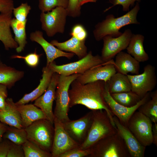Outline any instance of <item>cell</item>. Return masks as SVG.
I'll use <instances>...</instances> for the list:
<instances>
[{"instance_id": "31", "label": "cell", "mask_w": 157, "mask_h": 157, "mask_svg": "<svg viewBox=\"0 0 157 157\" xmlns=\"http://www.w3.org/2000/svg\"><path fill=\"white\" fill-rule=\"evenodd\" d=\"M3 138L19 145H22L28 140L26 133L24 128L19 129L11 126H8Z\"/></svg>"}, {"instance_id": "14", "label": "cell", "mask_w": 157, "mask_h": 157, "mask_svg": "<svg viewBox=\"0 0 157 157\" xmlns=\"http://www.w3.org/2000/svg\"><path fill=\"white\" fill-rule=\"evenodd\" d=\"M60 74L56 73L53 74L50 84L45 92L35 100L34 105L40 108L43 113L47 119L53 124L55 118L52 107L55 100L56 89Z\"/></svg>"}, {"instance_id": "5", "label": "cell", "mask_w": 157, "mask_h": 157, "mask_svg": "<svg viewBox=\"0 0 157 157\" xmlns=\"http://www.w3.org/2000/svg\"><path fill=\"white\" fill-rule=\"evenodd\" d=\"M53 125L46 119L34 122L24 128L27 140L42 150L51 152L54 134Z\"/></svg>"}, {"instance_id": "21", "label": "cell", "mask_w": 157, "mask_h": 157, "mask_svg": "<svg viewBox=\"0 0 157 157\" xmlns=\"http://www.w3.org/2000/svg\"><path fill=\"white\" fill-rule=\"evenodd\" d=\"M13 11L0 13V41L5 49H16L18 45L13 38L10 30V22Z\"/></svg>"}, {"instance_id": "17", "label": "cell", "mask_w": 157, "mask_h": 157, "mask_svg": "<svg viewBox=\"0 0 157 157\" xmlns=\"http://www.w3.org/2000/svg\"><path fill=\"white\" fill-rule=\"evenodd\" d=\"M113 120L116 130L123 140L130 157H143L146 147L137 140L128 127L122 124L114 115Z\"/></svg>"}, {"instance_id": "7", "label": "cell", "mask_w": 157, "mask_h": 157, "mask_svg": "<svg viewBox=\"0 0 157 157\" xmlns=\"http://www.w3.org/2000/svg\"><path fill=\"white\" fill-rule=\"evenodd\" d=\"M106 63L101 56L99 55L94 56L90 51L85 57L76 61L57 65L54 61L48 66L54 73L67 76L74 74H82L92 68L103 65Z\"/></svg>"}, {"instance_id": "34", "label": "cell", "mask_w": 157, "mask_h": 157, "mask_svg": "<svg viewBox=\"0 0 157 157\" xmlns=\"http://www.w3.org/2000/svg\"><path fill=\"white\" fill-rule=\"evenodd\" d=\"M31 9V6L27 3H22L18 7L14 8L13 13L15 19L23 22L27 20V17Z\"/></svg>"}, {"instance_id": "12", "label": "cell", "mask_w": 157, "mask_h": 157, "mask_svg": "<svg viewBox=\"0 0 157 157\" xmlns=\"http://www.w3.org/2000/svg\"><path fill=\"white\" fill-rule=\"evenodd\" d=\"M53 124L54 134L51 152L52 157H59L63 153L79 147L80 144L69 135L61 122L55 117Z\"/></svg>"}, {"instance_id": "27", "label": "cell", "mask_w": 157, "mask_h": 157, "mask_svg": "<svg viewBox=\"0 0 157 157\" xmlns=\"http://www.w3.org/2000/svg\"><path fill=\"white\" fill-rule=\"evenodd\" d=\"M110 94L131 91V85L127 75L117 72L106 83Z\"/></svg>"}, {"instance_id": "32", "label": "cell", "mask_w": 157, "mask_h": 157, "mask_svg": "<svg viewBox=\"0 0 157 157\" xmlns=\"http://www.w3.org/2000/svg\"><path fill=\"white\" fill-rule=\"evenodd\" d=\"M25 157H50L51 153L44 151L27 140L22 145Z\"/></svg>"}, {"instance_id": "9", "label": "cell", "mask_w": 157, "mask_h": 157, "mask_svg": "<svg viewBox=\"0 0 157 157\" xmlns=\"http://www.w3.org/2000/svg\"><path fill=\"white\" fill-rule=\"evenodd\" d=\"M151 120L136 111L130 118L127 127L139 142L145 147L153 143L152 124Z\"/></svg>"}, {"instance_id": "46", "label": "cell", "mask_w": 157, "mask_h": 157, "mask_svg": "<svg viewBox=\"0 0 157 157\" xmlns=\"http://www.w3.org/2000/svg\"><path fill=\"white\" fill-rule=\"evenodd\" d=\"M98 0H79V4L80 7L88 2H95Z\"/></svg>"}, {"instance_id": "24", "label": "cell", "mask_w": 157, "mask_h": 157, "mask_svg": "<svg viewBox=\"0 0 157 157\" xmlns=\"http://www.w3.org/2000/svg\"><path fill=\"white\" fill-rule=\"evenodd\" d=\"M15 105L20 114L23 128L28 127L37 120L47 119L42 110L34 104Z\"/></svg>"}, {"instance_id": "20", "label": "cell", "mask_w": 157, "mask_h": 157, "mask_svg": "<svg viewBox=\"0 0 157 157\" xmlns=\"http://www.w3.org/2000/svg\"><path fill=\"white\" fill-rule=\"evenodd\" d=\"M114 65L117 72L124 75L139 74L140 62L128 53L121 51L116 56Z\"/></svg>"}, {"instance_id": "39", "label": "cell", "mask_w": 157, "mask_h": 157, "mask_svg": "<svg viewBox=\"0 0 157 157\" xmlns=\"http://www.w3.org/2000/svg\"><path fill=\"white\" fill-rule=\"evenodd\" d=\"M140 1V0H109V2L113 5L107 9L105 11H107L113 7L118 5L122 6L123 11H129L130 6L133 5L135 1Z\"/></svg>"}, {"instance_id": "10", "label": "cell", "mask_w": 157, "mask_h": 157, "mask_svg": "<svg viewBox=\"0 0 157 157\" xmlns=\"http://www.w3.org/2000/svg\"><path fill=\"white\" fill-rule=\"evenodd\" d=\"M127 75L131 84V91L141 99L148 92L152 91L156 86L155 67L151 64L146 65L144 67L143 72L140 74Z\"/></svg>"}, {"instance_id": "44", "label": "cell", "mask_w": 157, "mask_h": 157, "mask_svg": "<svg viewBox=\"0 0 157 157\" xmlns=\"http://www.w3.org/2000/svg\"><path fill=\"white\" fill-rule=\"evenodd\" d=\"M152 134L153 137V143L156 147L157 146V123H154L152 125Z\"/></svg>"}, {"instance_id": "29", "label": "cell", "mask_w": 157, "mask_h": 157, "mask_svg": "<svg viewBox=\"0 0 157 157\" xmlns=\"http://www.w3.org/2000/svg\"><path fill=\"white\" fill-rule=\"evenodd\" d=\"M138 111L157 123V90L151 92L150 98L138 108Z\"/></svg>"}, {"instance_id": "2", "label": "cell", "mask_w": 157, "mask_h": 157, "mask_svg": "<svg viewBox=\"0 0 157 157\" xmlns=\"http://www.w3.org/2000/svg\"><path fill=\"white\" fill-rule=\"evenodd\" d=\"M140 9L139 5L137 3L133 9L121 16L115 17L113 14L108 15L104 19L95 25L93 31L95 39L98 41L106 35L119 36L122 33L119 30L122 27L131 24H140L137 19Z\"/></svg>"}, {"instance_id": "11", "label": "cell", "mask_w": 157, "mask_h": 157, "mask_svg": "<svg viewBox=\"0 0 157 157\" xmlns=\"http://www.w3.org/2000/svg\"><path fill=\"white\" fill-rule=\"evenodd\" d=\"M132 34L131 30L127 29L119 36H104L102 39L103 46L101 56L102 60L107 62L113 59L118 53L126 49Z\"/></svg>"}, {"instance_id": "13", "label": "cell", "mask_w": 157, "mask_h": 157, "mask_svg": "<svg viewBox=\"0 0 157 157\" xmlns=\"http://www.w3.org/2000/svg\"><path fill=\"white\" fill-rule=\"evenodd\" d=\"M150 92H148L135 105L131 107L123 106L116 102L109 92L106 83L104 92V96L107 105L114 115L123 125L127 127L129 121L133 113L139 107L150 98Z\"/></svg>"}, {"instance_id": "35", "label": "cell", "mask_w": 157, "mask_h": 157, "mask_svg": "<svg viewBox=\"0 0 157 157\" xmlns=\"http://www.w3.org/2000/svg\"><path fill=\"white\" fill-rule=\"evenodd\" d=\"M40 55L36 53L35 51L33 53H29L25 56L17 55L12 56V58H20L24 59L26 64L31 67H35L38 65Z\"/></svg>"}, {"instance_id": "8", "label": "cell", "mask_w": 157, "mask_h": 157, "mask_svg": "<svg viewBox=\"0 0 157 157\" xmlns=\"http://www.w3.org/2000/svg\"><path fill=\"white\" fill-rule=\"evenodd\" d=\"M67 16V9L61 7H56L47 13L41 12L42 28L49 37H53L58 33H63Z\"/></svg>"}, {"instance_id": "23", "label": "cell", "mask_w": 157, "mask_h": 157, "mask_svg": "<svg viewBox=\"0 0 157 157\" xmlns=\"http://www.w3.org/2000/svg\"><path fill=\"white\" fill-rule=\"evenodd\" d=\"M85 43V41L80 40L73 36L63 42H59L56 40H51L50 42L53 45L61 51L73 53L79 59L85 57L88 53Z\"/></svg>"}, {"instance_id": "36", "label": "cell", "mask_w": 157, "mask_h": 157, "mask_svg": "<svg viewBox=\"0 0 157 157\" xmlns=\"http://www.w3.org/2000/svg\"><path fill=\"white\" fill-rule=\"evenodd\" d=\"M70 35L81 41H85L88 36L87 31L83 26L80 24H76L73 27Z\"/></svg>"}, {"instance_id": "6", "label": "cell", "mask_w": 157, "mask_h": 157, "mask_svg": "<svg viewBox=\"0 0 157 157\" xmlns=\"http://www.w3.org/2000/svg\"><path fill=\"white\" fill-rule=\"evenodd\" d=\"M65 76L60 75L56 90V104L53 113L55 117L61 123L69 120L68 113L69 107V90L71 83L80 75Z\"/></svg>"}, {"instance_id": "42", "label": "cell", "mask_w": 157, "mask_h": 157, "mask_svg": "<svg viewBox=\"0 0 157 157\" xmlns=\"http://www.w3.org/2000/svg\"><path fill=\"white\" fill-rule=\"evenodd\" d=\"M7 87L5 85L0 84V110L5 108L6 101L8 96Z\"/></svg>"}, {"instance_id": "30", "label": "cell", "mask_w": 157, "mask_h": 157, "mask_svg": "<svg viewBox=\"0 0 157 157\" xmlns=\"http://www.w3.org/2000/svg\"><path fill=\"white\" fill-rule=\"evenodd\" d=\"M110 94L113 99L117 103L129 107L135 105L141 99L138 95L132 91Z\"/></svg>"}, {"instance_id": "22", "label": "cell", "mask_w": 157, "mask_h": 157, "mask_svg": "<svg viewBox=\"0 0 157 157\" xmlns=\"http://www.w3.org/2000/svg\"><path fill=\"white\" fill-rule=\"evenodd\" d=\"M0 121L10 126L23 128L20 114L11 98H7L5 108L0 110Z\"/></svg>"}, {"instance_id": "40", "label": "cell", "mask_w": 157, "mask_h": 157, "mask_svg": "<svg viewBox=\"0 0 157 157\" xmlns=\"http://www.w3.org/2000/svg\"><path fill=\"white\" fill-rule=\"evenodd\" d=\"M24 157V152L22 145L11 144L7 157Z\"/></svg>"}, {"instance_id": "3", "label": "cell", "mask_w": 157, "mask_h": 157, "mask_svg": "<svg viewBox=\"0 0 157 157\" xmlns=\"http://www.w3.org/2000/svg\"><path fill=\"white\" fill-rule=\"evenodd\" d=\"M92 110V115L91 124L85 139L78 147L81 149H89L100 140L117 132L106 111Z\"/></svg>"}, {"instance_id": "33", "label": "cell", "mask_w": 157, "mask_h": 157, "mask_svg": "<svg viewBox=\"0 0 157 157\" xmlns=\"http://www.w3.org/2000/svg\"><path fill=\"white\" fill-rule=\"evenodd\" d=\"M69 0H39L38 7L42 12L51 11L57 7L67 8Z\"/></svg>"}, {"instance_id": "25", "label": "cell", "mask_w": 157, "mask_h": 157, "mask_svg": "<svg viewBox=\"0 0 157 157\" xmlns=\"http://www.w3.org/2000/svg\"><path fill=\"white\" fill-rule=\"evenodd\" d=\"M144 39L141 34H133L126 48L127 53L139 62L147 61L149 58L144 47Z\"/></svg>"}, {"instance_id": "43", "label": "cell", "mask_w": 157, "mask_h": 157, "mask_svg": "<svg viewBox=\"0 0 157 157\" xmlns=\"http://www.w3.org/2000/svg\"><path fill=\"white\" fill-rule=\"evenodd\" d=\"M0 142V157H7L11 143L6 139Z\"/></svg>"}, {"instance_id": "28", "label": "cell", "mask_w": 157, "mask_h": 157, "mask_svg": "<svg viewBox=\"0 0 157 157\" xmlns=\"http://www.w3.org/2000/svg\"><path fill=\"white\" fill-rule=\"evenodd\" d=\"M27 22L19 21L14 18L10 22V27L13 29L15 35L14 40L18 44L16 49L17 53L22 51L27 43L26 32V25Z\"/></svg>"}, {"instance_id": "45", "label": "cell", "mask_w": 157, "mask_h": 157, "mask_svg": "<svg viewBox=\"0 0 157 157\" xmlns=\"http://www.w3.org/2000/svg\"><path fill=\"white\" fill-rule=\"evenodd\" d=\"M6 125L1 122H0V142L3 139V136L7 129L8 126Z\"/></svg>"}, {"instance_id": "38", "label": "cell", "mask_w": 157, "mask_h": 157, "mask_svg": "<svg viewBox=\"0 0 157 157\" xmlns=\"http://www.w3.org/2000/svg\"><path fill=\"white\" fill-rule=\"evenodd\" d=\"M91 153L90 148L85 150L78 148L69 150L60 155L59 157H83L90 156Z\"/></svg>"}, {"instance_id": "26", "label": "cell", "mask_w": 157, "mask_h": 157, "mask_svg": "<svg viewBox=\"0 0 157 157\" xmlns=\"http://www.w3.org/2000/svg\"><path fill=\"white\" fill-rule=\"evenodd\" d=\"M24 72L0 63V84L11 88L24 76Z\"/></svg>"}, {"instance_id": "15", "label": "cell", "mask_w": 157, "mask_h": 157, "mask_svg": "<svg viewBox=\"0 0 157 157\" xmlns=\"http://www.w3.org/2000/svg\"><path fill=\"white\" fill-rule=\"evenodd\" d=\"M113 59L104 64L92 68L80 74L76 79L82 84L101 80L106 83L117 72Z\"/></svg>"}, {"instance_id": "4", "label": "cell", "mask_w": 157, "mask_h": 157, "mask_svg": "<svg viewBox=\"0 0 157 157\" xmlns=\"http://www.w3.org/2000/svg\"><path fill=\"white\" fill-rule=\"evenodd\" d=\"M90 149L91 157H130L123 140L117 131L100 140Z\"/></svg>"}, {"instance_id": "18", "label": "cell", "mask_w": 157, "mask_h": 157, "mask_svg": "<svg viewBox=\"0 0 157 157\" xmlns=\"http://www.w3.org/2000/svg\"><path fill=\"white\" fill-rule=\"evenodd\" d=\"M30 38L31 41L39 44L44 49L47 57V66H48L58 58L63 57L70 59L75 55L73 53L66 52L55 47L44 38L43 33L40 31L31 33Z\"/></svg>"}, {"instance_id": "16", "label": "cell", "mask_w": 157, "mask_h": 157, "mask_svg": "<svg viewBox=\"0 0 157 157\" xmlns=\"http://www.w3.org/2000/svg\"><path fill=\"white\" fill-rule=\"evenodd\" d=\"M92 111L77 120L61 123L65 130L74 140L81 144L84 140L90 126Z\"/></svg>"}, {"instance_id": "1", "label": "cell", "mask_w": 157, "mask_h": 157, "mask_svg": "<svg viewBox=\"0 0 157 157\" xmlns=\"http://www.w3.org/2000/svg\"><path fill=\"white\" fill-rule=\"evenodd\" d=\"M106 83L99 80L83 84L75 80L71 83V88L69 90V107L81 104L91 110H104L115 128L113 119L114 115L104 96Z\"/></svg>"}, {"instance_id": "19", "label": "cell", "mask_w": 157, "mask_h": 157, "mask_svg": "<svg viewBox=\"0 0 157 157\" xmlns=\"http://www.w3.org/2000/svg\"><path fill=\"white\" fill-rule=\"evenodd\" d=\"M42 72V78L38 87L31 92L25 94L21 99L15 103L16 104H25L30 102L33 101L45 92L50 84L54 72L47 65L43 68Z\"/></svg>"}, {"instance_id": "37", "label": "cell", "mask_w": 157, "mask_h": 157, "mask_svg": "<svg viewBox=\"0 0 157 157\" xmlns=\"http://www.w3.org/2000/svg\"><path fill=\"white\" fill-rule=\"evenodd\" d=\"M66 9L69 16L75 18L79 17L81 15V7L79 4V0H69Z\"/></svg>"}, {"instance_id": "41", "label": "cell", "mask_w": 157, "mask_h": 157, "mask_svg": "<svg viewBox=\"0 0 157 157\" xmlns=\"http://www.w3.org/2000/svg\"><path fill=\"white\" fill-rule=\"evenodd\" d=\"M14 8L13 0H0V13L12 11Z\"/></svg>"}]
</instances>
